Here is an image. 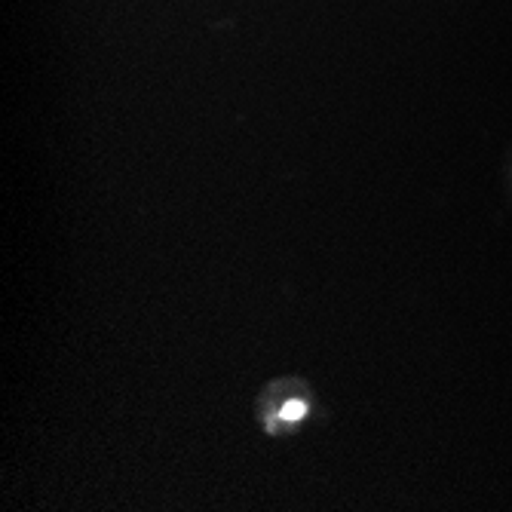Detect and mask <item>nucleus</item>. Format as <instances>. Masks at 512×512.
Instances as JSON below:
<instances>
[{
    "label": "nucleus",
    "instance_id": "1",
    "mask_svg": "<svg viewBox=\"0 0 512 512\" xmlns=\"http://www.w3.org/2000/svg\"><path fill=\"white\" fill-rule=\"evenodd\" d=\"M304 414H307V405H304V402H298V399H295V402H289L283 411H279V417H283V421H301Z\"/></svg>",
    "mask_w": 512,
    "mask_h": 512
}]
</instances>
